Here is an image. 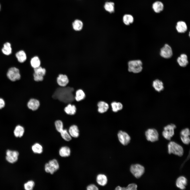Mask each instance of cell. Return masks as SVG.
I'll return each instance as SVG.
<instances>
[{
  "mask_svg": "<svg viewBox=\"0 0 190 190\" xmlns=\"http://www.w3.org/2000/svg\"><path fill=\"white\" fill-rule=\"evenodd\" d=\"M74 90V89L71 87H61L56 90L52 97L64 103H70L75 99L73 94Z\"/></svg>",
  "mask_w": 190,
  "mask_h": 190,
  "instance_id": "1",
  "label": "cell"
},
{
  "mask_svg": "<svg viewBox=\"0 0 190 190\" xmlns=\"http://www.w3.org/2000/svg\"><path fill=\"white\" fill-rule=\"evenodd\" d=\"M168 152L169 154H173L179 156H182L184 153L183 147L173 141H170L168 145Z\"/></svg>",
  "mask_w": 190,
  "mask_h": 190,
  "instance_id": "2",
  "label": "cell"
},
{
  "mask_svg": "<svg viewBox=\"0 0 190 190\" xmlns=\"http://www.w3.org/2000/svg\"><path fill=\"white\" fill-rule=\"evenodd\" d=\"M142 63L140 60H130L128 63V70L130 72L138 73L142 71Z\"/></svg>",
  "mask_w": 190,
  "mask_h": 190,
  "instance_id": "3",
  "label": "cell"
},
{
  "mask_svg": "<svg viewBox=\"0 0 190 190\" xmlns=\"http://www.w3.org/2000/svg\"><path fill=\"white\" fill-rule=\"evenodd\" d=\"M59 168L58 161L55 159H53L45 164L44 169L46 173L53 174L59 169Z\"/></svg>",
  "mask_w": 190,
  "mask_h": 190,
  "instance_id": "4",
  "label": "cell"
},
{
  "mask_svg": "<svg viewBox=\"0 0 190 190\" xmlns=\"http://www.w3.org/2000/svg\"><path fill=\"white\" fill-rule=\"evenodd\" d=\"M130 170L132 174L136 178H139L144 174L145 169L144 166L138 164L132 165Z\"/></svg>",
  "mask_w": 190,
  "mask_h": 190,
  "instance_id": "5",
  "label": "cell"
},
{
  "mask_svg": "<svg viewBox=\"0 0 190 190\" xmlns=\"http://www.w3.org/2000/svg\"><path fill=\"white\" fill-rule=\"evenodd\" d=\"M176 127L173 124L168 125L165 126L162 132L163 136L166 139L170 140L174 134V130Z\"/></svg>",
  "mask_w": 190,
  "mask_h": 190,
  "instance_id": "6",
  "label": "cell"
},
{
  "mask_svg": "<svg viewBox=\"0 0 190 190\" xmlns=\"http://www.w3.org/2000/svg\"><path fill=\"white\" fill-rule=\"evenodd\" d=\"M145 135L146 140L151 142L157 141L159 139L158 132L155 129L150 128L148 129L145 132Z\"/></svg>",
  "mask_w": 190,
  "mask_h": 190,
  "instance_id": "7",
  "label": "cell"
},
{
  "mask_svg": "<svg viewBox=\"0 0 190 190\" xmlns=\"http://www.w3.org/2000/svg\"><path fill=\"white\" fill-rule=\"evenodd\" d=\"M7 75L10 80L13 82L19 80L21 78L19 70L15 67L10 68L7 72Z\"/></svg>",
  "mask_w": 190,
  "mask_h": 190,
  "instance_id": "8",
  "label": "cell"
},
{
  "mask_svg": "<svg viewBox=\"0 0 190 190\" xmlns=\"http://www.w3.org/2000/svg\"><path fill=\"white\" fill-rule=\"evenodd\" d=\"M34 71L33 77L35 81L36 82L42 81L44 79V77L46 73V69L40 66L34 68Z\"/></svg>",
  "mask_w": 190,
  "mask_h": 190,
  "instance_id": "9",
  "label": "cell"
},
{
  "mask_svg": "<svg viewBox=\"0 0 190 190\" xmlns=\"http://www.w3.org/2000/svg\"><path fill=\"white\" fill-rule=\"evenodd\" d=\"M6 159L9 163H13L18 160L19 155L18 152L15 150H8L6 151Z\"/></svg>",
  "mask_w": 190,
  "mask_h": 190,
  "instance_id": "10",
  "label": "cell"
},
{
  "mask_svg": "<svg viewBox=\"0 0 190 190\" xmlns=\"http://www.w3.org/2000/svg\"><path fill=\"white\" fill-rule=\"evenodd\" d=\"M117 136L120 142L124 145H127L130 142V137L125 132L121 130L119 131L118 133Z\"/></svg>",
  "mask_w": 190,
  "mask_h": 190,
  "instance_id": "11",
  "label": "cell"
},
{
  "mask_svg": "<svg viewBox=\"0 0 190 190\" xmlns=\"http://www.w3.org/2000/svg\"><path fill=\"white\" fill-rule=\"evenodd\" d=\"M160 56L165 59H169L173 55V51L171 47L168 44H165L161 48L160 52Z\"/></svg>",
  "mask_w": 190,
  "mask_h": 190,
  "instance_id": "12",
  "label": "cell"
},
{
  "mask_svg": "<svg viewBox=\"0 0 190 190\" xmlns=\"http://www.w3.org/2000/svg\"><path fill=\"white\" fill-rule=\"evenodd\" d=\"M190 130L188 128L183 129L181 131L180 138L184 144L188 145L190 143Z\"/></svg>",
  "mask_w": 190,
  "mask_h": 190,
  "instance_id": "13",
  "label": "cell"
},
{
  "mask_svg": "<svg viewBox=\"0 0 190 190\" xmlns=\"http://www.w3.org/2000/svg\"><path fill=\"white\" fill-rule=\"evenodd\" d=\"M187 184V179L183 176L179 177L176 181L175 184L176 186L182 190H184L186 189V186Z\"/></svg>",
  "mask_w": 190,
  "mask_h": 190,
  "instance_id": "14",
  "label": "cell"
},
{
  "mask_svg": "<svg viewBox=\"0 0 190 190\" xmlns=\"http://www.w3.org/2000/svg\"><path fill=\"white\" fill-rule=\"evenodd\" d=\"M57 82L60 87H65L69 83V80L66 75L61 74L57 77Z\"/></svg>",
  "mask_w": 190,
  "mask_h": 190,
  "instance_id": "15",
  "label": "cell"
},
{
  "mask_svg": "<svg viewBox=\"0 0 190 190\" xmlns=\"http://www.w3.org/2000/svg\"><path fill=\"white\" fill-rule=\"evenodd\" d=\"M27 106L29 109L35 111L37 110L39 107L40 103L38 100L34 98H31L28 102Z\"/></svg>",
  "mask_w": 190,
  "mask_h": 190,
  "instance_id": "16",
  "label": "cell"
},
{
  "mask_svg": "<svg viewBox=\"0 0 190 190\" xmlns=\"http://www.w3.org/2000/svg\"><path fill=\"white\" fill-rule=\"evenodd\" d=\"M103 7L105 10L110 13H113L115 12V4L113 2L106 1L104 3Z\"/></svg>",
  "mask_w": 190,
  "mask_h": 190,
  "instance_id": "17",
  "label": "cell"
},
{
  "mask_svg": "<svg viewBox=\"0 0 190 190\" xmlns=\"http://www.w3.org/2000/svg\"><path fill=\"white\" fill-rule=\"evenodd\" d=\"M176 29L177 32L179 33H185L187 30V25L184 21H179L177 23Z\"/></svg>",
  "mask_w": 190,
  "mask_h": 190,
  "instance_id": "18",
  "label": "cell"
},
{
  "mask_svg": "<svg viewBox=\"0 0 190 190\" xmlns=\"http://www.w3.org/2000/svg\"><path fill=\"white\" fill-rule=\"evenodd\" d=\"M122 21L125 25L128 26L133 23L134 21L133 16L130 14H125L123 16Z\"/></svg>",
  "mask_w": 190,
  "mask_h": 190,
  "instance_id": "19",
  "label": "cell"
},
{
  "mask_svg": "<svg viewBox=\"0 0 190 190\" xmlns=\"http://www.w3.org/2000/svg\"><path fill=\"white\" fill-rule=\"evenodd\" d=\"M152 8L156 13H159L162 12L164 8L163 4L161 2L157 1L154 2L152 5Z\"/></svg>",
  "mask_w": 190,
  "mask_h": 190,
  "instance_id": "20",
  "label": "cell"
},
{
  "mask_svg": "<svg viewBox=\"0 0 190 190\" xmlns=\"http://www.w3.org/2000/svg\"><path fill=\"white\" fill-rule=\"evenodd\" d=\"M177 62L179 65L181 67L186 66L188 63L187 56L184 54H181L178 58Z\"/></svg>",
  "mask_w": 190,
  "mask_h": 190,
  "instance_id": "21",
  "label": "cell"
},
{
  "mask_svg": "<svg viewBox=\"0 0 190 190\" xmlns=\"http://www.w3.org/2000/svg\"><path fill=\"white\" fill-rule=\"evenodd\" d=\"M98 111L100 113H103L106 112L109 108L108 104L106 102L101 101L97 103Z\"/></svg>",
  "mask_w": 190,
  "mask_h": 190,
  "instance_id": "22",
  "label": "cell"
},
{
  "mask_svg": "<svg viewBox=\"0 0 190 190\" xmlns=\"http://www.w3.org/2000/svg\"><path fill=\"white\" fill-rule=\"evenodd\" d=\"M70 148L67 146L61 147L59 150V154L62 157H66L69 156L71 154Z\"/></svg>",
  "mask_w": 190,
  "mask_h": 190,
  "instance_id": "23",
  "label": "cell"
},
{
  "mask_svg": "<svg viewBox=\"0 0 190 190\" xmlns=\"http://www.w3.org/2000/svg\"><path fill=\"white\" fill-rule=\"evenodd\" d=\"M68 132L72 137L77 138L79 135V130L76 125H73L70 126Z\"/></svg>",
  "mask_w": 190,
  "mask_h": 190,
  "instance_id": "24",
  "label": "cell"
},
{
  "mask_svg": "<svg viewBox=\"0 0 190 190\" xmlns=\"http://www.w3.org/2000/svg\"><path fill=\"white\" fill-rule=\"evenodd\" d=\"M152 86L155 90L159 92L164 89L163 82L158 79L154 80L153 82Z\"/></svg>",
  "mask_w": 190,
  "mask_h": 190,
  "instance_id": "25",
  "label": "cell"
},
{
  "mask_svg": "<svg viewBox=\"0 0 190 190\" xmlns=\"http://www.w3.org/2000/svg\"><path fill=\"white\" fill-rule=\"evenodd\" d=\"M96 180L99 185L104 186L107 184L108 179L107 177L104 174H99L97 176Z\"/></svg>",
  "mask_w": 190,
  "mask_h": 190,
  "instance_id": "26",
  "label": "cell"
},
{
  "mask_svg": "<svg viewBox=\"0 0 190 190\" xmlns=\"http://www.w3.org/2000/svg\"><path fill=\"white\" fill-rule=\"evenodd\" d=\"M73 29L76 31H80L81 30L83 27V21L80 20L76 19L73 22L72 24Z\"/></svg>",
  "mask_w": 190,
  "mask_h": 190,
  "instance_id": "27",
  "label": "cell"
},
{
  "mask_svg": "<svg viewBox=\"0 0 190 190\" xmlns=\"http://www.w3.org/2000/svg\"><path fill=\"white\" fill-rule=\"evenodd\" d=\"M76 108L74 105L68 104L64 108L65 112L67 114L70 115H74L76 112Z\"/></svg>",
  "mask_w": 190,
  "mask_h": 190,
  "instance_id": "28",
  "label": "cell"
},
{
  "mask_svg": "<svg viewBox=\"0 0 190 190\" xmlns=\"http://www.w3.org/2000/svg\"><path fill=\"white\" fill-rule=\"evenodd\" d=\"M24 131V129L23 127L21 125H18L14 129V134L16 137H21L23 135Z\"/></svg>",
  "mask_w": 190,
  "mask_h": 190,
  "instance_id": "29",
  "label": "cell"
},
{
  "mask_svg": "<svg viewBox=\"0 0 190 190\" xmlns=\"http://www.w3.org/2000/svg\"><path fill=\"white\" fill-rule=\"evenodd\" d=\"M16 56L18 61L20 63L25 62L27 59V56L25 53L22 50L17 52L15 54Z\"/></svg>",
  "mask_w": 190,
  "mask_h": 190,
  "instance_id": "30",
  "label": "cell"
},
{
  "mask_svg": "<svg viewBox=\"0 0 190 190\" xmlns=\"http://www.w3.org/2000/svg\"><path fill=\"white\" fill-rule=\"evenodd\" d=\"M31 149L32 151L36 154H41L43 151V148L40 144L36 143L32 146Z\"/></svg>",
  "mask_w": 190,
  "mask_h": 190,
  "instance_id": "31",
  "label": "cell"
},
{
  "mask_svg": "<svg viewBox=\"0 0 190 190\" xmlns=\"http://www.w3.org/2000/svg\"><path fill=\"white\" fill-rule=\"evenodd\" d=\"M3 53L6 55H10L12 53V49L11 44L9 42H6L3 45V47L2 49Z\"/></svg>",
  "mask_w": 190,
  "mask_h": 190,
  "instance_id": "32",
  "label": "cell"
},
{
  "mask_svg": "<svg viewBox=\"0 0 190 190\" xmlns=\"http://www.w3.org/2000/svg\"><path fill=\"white\" fill-rule=\"evenodd\" d=\"M86 95L84 91L81 89H79L76 92L74 98L77 101H79L84 99Z\"/></svg>",
  "mask_w": 190,
  "mask_h": 190,
  "instance_id": "33",
  "label": "cell"
},
{
  "mask_svg": "<svg viewBox=\"0 0 190 190\" xmlns=\"http://www.w3.org/2000/svg\"><path fill=\"white\" fill-rule=\"evenodd\" d=\"M30 64L34 68H36L40 66L41 61L39 57L35 56L32 57L30 60Z\"/></svg>",
  "mask_w": 190,
  "mask_h": 190,
  "instance_id": "34",
  "label": "cell"
},
{
  "mask_svg": "<svg viewBox=\"0 0 190 190\" xmlns=\"http://www.w3.org/2000/svg\"><path fill=\"white\" fill-rule=\"evenodd\" d=\"M112 111L114 112H117L121 110L123 107L122 104L120 102L115 101L112 102L111 104Z\"/></svg>",
  "mask_w": 190,
  "mask_h": 190,
  "instance_id": "35",
  "label": "cell"
},
{
  "mask_svg": "<svg viewBox=\"0 0 190 190\" xmlns=\"http://www.w3.org/2000/svg\"><path fill=\"white\" fill-rule=\"evenodd\" d=\"M60 133L61 137L65 141H69L71 140L72 137L67 130L63 129Z\"/></svg>",
  "mask_w": 190,
  "mask_h": 190,
  "instance_id": "36",
  "label": "cell"
},
{
  "mask_svg": "<svg viewBox=\"0 0 190 190\" xmlns=\"http://www.w3.org/2000/svg\"><path fill=\"white\" fill-rule=\"evenodd\" d=\"M35 185V183L34 181L30 180L24 184V187L25 190H32L33 189Z\"/></svg>",
  "mask_w": 190,
  "mask_h": 190,
  "instance_id": "37",
  "label": "cell"
},
{
  "mask_svg": "<svg viewBox=\"0 0 190 190\" xmlns=\"http://www.w3.org/2000/svg\"><path fill=\"white\" fill-rule=\"evenodd\" d=\"M55 125L56 130L59 132L60 133L64 129L63 123L60 120L56 121L55 122Z\"/></svg>",
  "mask_w": 190,
  "mask_h": 190,
  "instance_id": "38",
  "label": "cell"
},
{
  "mask_svg": "<svg viewBox=\"0 0 190 190\" xmlns=\"http://www.w3.org/2000/svg\"><path fill=\"white\" fill-rule=\"evenodd\" d=\"M137 188V185L135 183H132L129 184L126 187H125V190H136Z\"/></svg>",
  "mask_w": 190,
  "mask_h": 190,
  "instance_id": "39",
  "label": "cell"
},
{
  "mask_svg": "<svg viewBox=\"0 0 190 190\" xmlns=\"http://www.w3.org/2000/svg\"><path fill=\"white\" fill-rule=\"evenodd\" d=\"M98 188L94 184H91L88 186L87 187V190H97Z\"/></svg>",
  "mask_w": 190,
  "mask_h": 190,
  "instance_id": "40",
  "label": "cell"
},
{
  "mask_svg": "<svg viewBox=\"0 0 190 190\" xmlns=\"http://www.w3.org/2000/svg\"><path fill=\"white\" fill-rule=\"evenodd\" d=\"M5 105V102L4 100L2 98H0V109L3 108Z\"/></svg>",
  "mask_w": 190,
  "mask_h": 190,
  "instance_id": "41",
  "label": "cell"
},
{
  "mask_svg": "<svg viewBox=\"0 0 190 190\" xmlns=\"http://www.w3.org/2000/svg\"><path fill=\"white\" fill-rule=\"evenodd\" d=\"M115 189L118 190H124L125 187H121L120 186H118L115 188Z\"/></svg>",
  "mask_w": 190,
  "mask_h": 190,
  "instance_id": "42",
  "label": "cell"
},
{
  "mask_svg": "<svg viewBox=\"0 0 190 190\" xmlns=\"http://www.w3.org/2000/svg\"><path fill=\"white\" fill-rule=\"evenodd\" d=\"M1 5H0V10H1Z\"/></svg>",
  "mask_w": 190,
  "mask_h": 190,
  "instance_id": "43",
  "label": "cell"
},
{
  "mask_svg": "<svg viewBox=\"0 0 190 190\" xmlns=\"http://www.w3.org/2000/svg\"><path fill=\"white\" fill-rule=\"evenodd\" d=\"M106 1H109L110 0H105Z\"/></svg>",
  "mask_w": 190,
  "mask_h": 190,
  "instance_id": "44",
  "label": "cell"
}]
</instances>
